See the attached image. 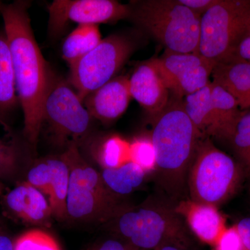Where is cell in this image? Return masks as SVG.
<instances>
[{
	"mask_svg": "<svg viewBox=\"0 0 250 250\" xmlns=\"http://www.w3.org/2000/svg\"><path fill=\"white\" fill-rule=\"evenodd\" d=\"M30 2L0 1V15L9 43L20 104L24 115L23 134L36 149L42 126V104L50 66L36 42L31 25Z\"/></svg>",
	"mask_w": 250,
	"mask_h": 250,
	"instance_id": "1",
	"label": "cell"
},
{
	"mask_svg": "<svg viewBox=\"0 0 250 250\" xmlns=\"http://www.w3.org/2000/svg\"><path fill=\"white\" fill-rule=\"evenodd\" d=\"M153 118L150 137L156 152V170L166 188L177 192L183 187L202 134L188 116L183 99L170 98Z\"/></svg>",
	"mask_w": 250,
	"mask_h": 250,
	"instance_id": "2",
	"label": "cell"
},
{
	"mask_svg": "<svg viewBox=\"0 0 250 250\" xmlns=\"http://www.w3.org/2000/svg\"><path fill=\"white\" fill-rule=\"evenodd\" d=\"M129 4L130 19L167 51L198 54L201 16L179 0H143Z\"/></svg>",
	"mask_w": 250,
	"mask_h": 250,
	"instance_id": "3",
	"label": "cell"
},
{
	"mask_svg": "<svg viewBox=\"0 0 250 250\" xmlns=\"http://www.w3.org/2000/svg\"><path fill=\"white\" fill-rule=\"evenodd\" d=\"M113 220L116 232L137 250H156L166 244L186 248L187 231L175 209L159 205L117 210Z\"/></svg>",
	"mask_w": 250,
	"mask_h": 250,
	"instance_id": "4",
	"label": "cell"
},
{
	"mask_svg": "<svg viewBox=\"0 0 250 250\" xmlns=\"http://www.w3.org/2000/svg\"><path fill=\"white\" fill-rule=\"evenodd\" d=\"M243 172L239 163L202 139L188 174L190 200L217 207L236 191Z\"/></svg>",
	"mask_w": 250,
	"mask_h": 250,
	"instance_id": "5",
	"label": "cell"
},
{
	"mask_svg": "<svg viewBox=\"0 0 250 250\" xmlns=\"http://www.w3.org/2000/svg\"><path fill=\"white\" fill-rule=\"evenodd\" d=\"M61 156L70 169L67 217L82 221L109 220L118 208L101 174L87 164L76 144L70 145Z\"/></svg>",
	"mask_w": 250,
	"mask_h": 250,
	"instance_id": "6",
	"label": "cell"
},
{
	"mask_svg": "<svg viewBox=\"0 0 250 250\" xmlns=\"http://www.w3.org/2000/svg\"><path fill=\"white\" fill-rule=\"evenodd\" d=\"M250 16V0H218L201 16L198 54L215 65L233 58Z\"/></svg>",
	"mask_w": 250,
	"mask_h": 250,
	"instance_id": "7",
	"label": "cell"
},
{
	"mask_svg": "<svg viewBox=\"0 0 250 250\" xmlns=\"http://www.w3.org/2000/svg\"><path fill=\"white\" fill-rule=\"evenodd\" d=\"M93 120L70 83L52 69L42 104V124L47 123L57 143L66 148L78 144L89 133Z\"/></svg>",
	"mask_w": 250,
	"mask_h": 250,
	"instance_id": "8",
	"label": "cell"
},
{
	"mask_svg": "<svg viewBox=\"0 0 250 250\" xmlns=\"http://www.w3.org/2000/svg\"><path fill=\"white\" fill-rule=\"evenodd\" d=\"M136 48L129 36L112 34L70 67L69 83L83 101L87 95L113 80Z\"/></svg>",
	"mask_w": 250,
	"mask_h": 250,
	"instance_id": "9",
	"label": "cell"
},
{
	"mask_svg": "<svg viewBox=\"0 0 250 250\" xmlns=\"http://www.w3.org/2000/svg\"><path fill=\"white\" fill-rule=\"evenodd\" d=\"M48 31L57 38L66 29L69 23L80 24L118 22L130 19V4L115 0H54L48 7Z\"/></svg>",
	"mask_w": 250,
	"mask_h": 250,
	"instance_id": "10",
	"label": "cell"
},
{
	"mask_svg": "<svg viewBox=\"0 0 250 250\" xmlns=\"http://www.w3.org/2000/svg\"><path fill=\"white\" fill-rule=\"evenodd\" d=\"M151 59L169 91L182 99L208 84L215 65L199 54L167 50L160 58Z\"/></svg>",
	"mask_w": 250,
	"mask_h": 250,
	"instance_id": "11",
	"label": "cell"
},
{
	"mask_svg": "<svg viewBox=\"0 0 250 250\" xmlns=\"http://www.w3.org/2000/svg\"><path fill=\"white\" fill-rule=\"evenodd\" d=\"M131 99L129 77L118 76L87 95L83 103L93 119L110 124L124 114Z\"/></svg>",
	"mask_w": 250,
	"mask_h": 250,
	"instance_id": "12",
	"label": "cell"
},
{
	"mask_svg": "<svg viewBox=\"0 0 250 250\" xmlns=\"http://www.w3.org/2000/svg\"><path fill=\"white\" fill-rule=\"evenodd\" d=\"M131 98L136 100L154 118L170 100V91L152 59L138 65L129 78Z\"/></svg>",
	"mask_w": 250,
	"mask_h": 250,
	"instance_id": "13",
	"label": "cell"
},
{
	"mask_svg": "<svg viewBox=\"0 0 250 250\" xmlns=\"http://www.w3.org/2000/svg\"><path fill=\"white\" fill-rule=\"evenodd\" d=\"M4 205L11 215L32 225H46L53 216L45 195L27 182L6 194Z\"/></svg>",
	"mask_w": 250,
	"mask_h": 250,
	"instance_id": "14",
	"label": "cell"
},
{
	"mask_svg": "<svg viewBox=\"0 0 250 250\" xmlns=\"http://www.w3.org/2000/svg\"><path fill=\"white\" fill-rule=\"evenodd\" d=\"M175 211L200 241L210 246H215L227 229L225 218L215 206L189 200L179 202Z\"/></svg>",
	"mask_w": 250,
	"mask_h": 250,
	"instance_id": "15",
	"label": "cell"
},
{
	"mask_svg": "<svg viewBox=\"0 0 250 250\" xmlns=\"http://www.w3.org/2000/svg\"><path fill=\"white\" fill-rule=\"evenodd\" d=\"M215 84L236 99L241 110L250 109V62L235 60L217 64L211 74Z\"/></svg>",
	"mask_w": 250,
	"mask_h": 250,
	"instance_id": "16",
	"label": "cell"
},
{
	"mask_svg": "<svg viewBox=\"0 0 250 250\" xmlns=\"http://www.w3.org/2000/svg\"><path fill=\"white\" fill-rule=\"evenodd\" d=\"M19 104L9 43L4 31H0V125L9 135L10 119Z\"/></svg>",
	"mask_w": 250,
	"mask_h": 250,
	"instance_id": "17",
	"label": "cell"
},
{
	"mask_svg": "<svg viewBox=\"0 0 250 250\" xmlns=\"http://www.w3.org/2000/svg\"><path fill=\"white\" fill-rule=\"evenodd\" d=\"M211 96L214 116V137L228 141L242 111L231 94L211 82Z\"/></svg>",
	"mask_w": 250,
	"mask_h": 250,
	"instance_id": "18",
	"label": "cell"
},
{
	"mask_svg": "<svg viewBox=\"0 0 250 250\" xmlns=\"http://www.w3.org/2000/svg\"><path fill=\"white\" fill-rule=\"evenodd\" d=\"M50 174L46 196L48 197L52 215L58 220L67 217V197L70 182V169L62 156L47 158Z\"/></svg>",
	"mask_w": 250,
	"mask_h": 250,
	"instance_id": "19",
	"label": "cell"
},
{
	"mask_svg": "<svg viewBox=\"0 0 250 250\" xmlns=\"http://www.w3.org/2000/svg\"><path fill=\"white\" fill-rule=\"evenodd\" d=\"M183 102L188 116L202 136H214L211 82L201 89L186 96Z\"/></svg>",
	"mask_w": 250,
	"mask_h": 250,
	"instance_id": "20",
	"label": "cell"
},
{
	"mask_svg": "<svg viewBox=\"0 0 250 250\" xmlns=\"http://www.w3.org/2000/svg\"><path fill=\"white\" fill-rule=\"evenodd\" d=\"M98 24H80L67 36L62 46V59L73 65L101 42Z\"/></svg>",
	"mask_w": 250,
	"mask_h": 250,
	"instance_id": "21",
	"label": "cell"
},
{
	"mask_svg": "<svg viewBox=\"0 0 250 250\" xmlns=\"http://www.w3.org/2000/svg\"><path fill=\"white\" fill-rule=\"evenodd\" d=\"M146 173L139 166L130 162L115 169H103L102 178L106 188L113 194L127 195L144 182Z\"/></svg>",
	"mask_w": 250,
	"mask_h": 250,
	"instance_id": "22",
	"label": "cell"
},
{
	"mask_svg": "<svg viewBox=\"0 0 250 250\" xmlns=\"http://www.w3.org/2000/svg\"><path fill=\"white\" fill-rule=\"evenodd\" d=\"M97 159L103 169L118 168L131 161L130 142L118 135H111L100 143Z\"/></svg>",
	"mask_w": 250,
	"mask_h": 250,
	"instance_id": "23",
	"label": "cell"
},
{
	"mask_svg": "<svg viewBox=\"0 0 250 250\" xmlns=\"http://www.w3.org/2000/svg\"><path fill=\"white\" fill-rule=\"evenodd\" d=\"M228 142L240 165L250 174V109L242 111Z\"/></svg>",
	"mask_w": 250,
	"mask_h": 250,
	"instance_id": "24",
	"label": "cell"
},
{
	"mask_svg": "<svg viewBox=\"0 0 250 250\" xmlns=\"http://www.w3.org/2000/svg\"><path fill=\"white\" fill-rule=\"evenodd\" d=\"M22 156V149L16 139H0V179L16 177L21 167Z\"/></svg>",
	"mask_w": 250,
	"mask_h": 250,
	"instance_id": "25",
	"label": "cell"
},
{
	"mask_svg": "<svg viewBox=\"0 0 250 250\" xmlns=\"http://www.w3.org/2000/svg\"><path fill=\"white\" fill-rule=\"evenodd\" d=\"M131 161L146 174L156 170V152L150 136H141L130 142Z\"/></svg>",
	"mask_w": 250,
	"mask_h": 250,
	"instance_id": "26",
	"label": "cell"
},
{
	"mask_svg": "<svg viewBox=\"0 0 250 250\" xmlns=\"http://www.w3.org/2000/svg\"><path fill=\"white\" fill-rule=\"evenodd\" d=\"M14 250H62L52 235L41 229L23 233L14 241Z\"/></svg>",
	"mask_w": 250,
	"mask_h": 250,
	"instance_id": "27",
	"label": "cell"
},
{
	"mask_svg": "<svg viewBox=\"0 0 250 250\" xmlns=\"http://www.w3.org/2000/svg\"><path fill=\"white\" fill-rule=\"evenodd\" d=\"M213 247L215 250H246L235 226L227 228Z\"/></svg>",
	"mask_w": 250,
	"mask_h": 250,
	"instance_id": "28",
	"label": "cell"
},
{
	"mask_svg": "<svg viewBox=\"0 0 250 250\" xmlns=\"http://www.w3.org/2000/svg\"><path fill=\"white\" fill-rule=\"evenodd\" d=\"M235 59L250 62V16L231 61Z\"/></svg>",
	"mask_w": 250,
	"mask_h": 250,
	"instance_id": "29",
	"label": "cell"
},
{
	"mask_svg": "<svg viewBox=\"0 0 250 250\" xmlns=\"http://www.w3.org/2000/svg\"><path fill=\"white\" fill-rule=\"evenodd\" d=\"M181 4L187 6L195 14L202 16L217 2L218 0H179Z\"/></svg>",
	"mask_w": 250,
	"mask_h": 250,
	"instance_id": "30",
	"label": "cell"
},
{
	"mask_svg": "<svg viewBox=\"0 0 250 250\" xmlns=\"http://www.w3.org/2000/svg\"><path fill=\"white\" fill-rule=\"evenodd\" d=\"M235 227L239 233L243 246L246 250H250V217L241 219Z\"/></svg>",
	"mask_w": 250,
	"mask_h": 250,
	"instance_id": "31",
	"label": "cell"
},
{
	"mask_svg": "<svg viewBox=\"0 0 250 250\" xmlns=\"http://www.w3.org/2000/svg\"><path fill=\"white\" fill-rule=\"evenodd\" d=\"M93 250H137L119 239H108L95 247Z\"/></svg>",
	"mask_w": 250,
	"mask_h": 250,
	"instance_id": "32",
	"label": "cell"
},
{
	"mask_svg": "<svg viewBox=\"0 0 250 250\" xmlns=\"http://www.w3.org/2000/svg\"><path fill=\"white\" fill-rule=\"evenodd\" d=\"M14 241L4 231L0 232V250H14Z\"/></svg>",
	"mask_w": 250,
	"mask_h": 250,
	"instance_id": "33",
	"label": "cell"
},
{
	"mask_svg": "<svg viewBox=\"0 0 250 250\" xmlns=\"http://www.w3.org/2000/svg\"><path fill=\"white\" fill-rule=\"evenodd\" d=\"M184 247L176 244H166L156 250H185Z\"/></svg>",
	"mask_w": 250,
	"mask_h": 250,
	"instance_id": "34",
	"label": "cell"
},
{
	"mask_svg": "<svg viewBox=\"0 0 250 250\" xmlns=\"http://www.w3.org/2000/svg\"><path fill=\"white\" fill-rule=\"evenodd\" d=\"M3 189H4V188H3L2 184H1V182H0V195H1V193H2Z\"/></svg>",
	"mask_w": 250,
	"mask_h": 250,
	"instance_id": "35",
	"label": "cell"
},
{
	"mask_svg": "<svg viewBox=\"0 0 250 250\" xmlns=\"http://www.w3.org/2000/svg\"><path fill=\"white\" fill-rule=\"evenodd\" d=\"M3 231V226L1 225V222H0V232Z\"/></svg>",
	"mask_w": 250,
	"mask_h": 250,
	"instance_id": "36",
	"label": "cell"
}]
</instances>
